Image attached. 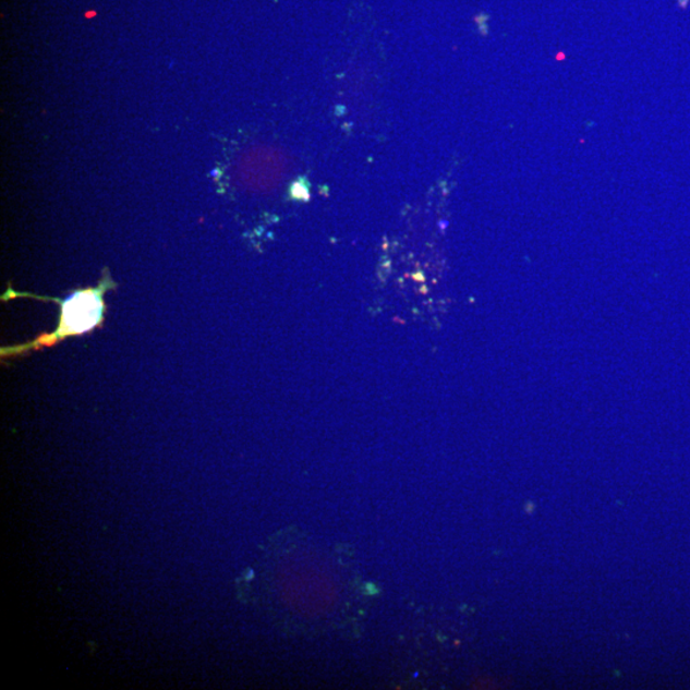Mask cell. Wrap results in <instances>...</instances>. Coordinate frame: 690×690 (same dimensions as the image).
Here are the masks:
<instances>
[{"label":"cell","instance_id":"cell-1","mask_svg":"<svg viewBox=\"0 0 690 690\" xmlns=\"http://www.w3.org/2000/svg\"><path fill=\"white\" fill-rule=\"evenodd\" d=\"M114 288H117V285L111 280L108 270L104 271L98 287L80 289V291L73 292L63 301L13 292V289L10 287L9 291L2 296L3 301L16 299V296H33L35 300L55 301L61 306V320H59L56 331L44 334V336L36 338L32 343L2 348V358H12V355H20L29 350L51 347L65 338L81 336V334L92 331L104 320V311H106V304H104L102 300L104 294Z\"/></svg>","mask_w":690,"mask_h":690}]
</instances>
